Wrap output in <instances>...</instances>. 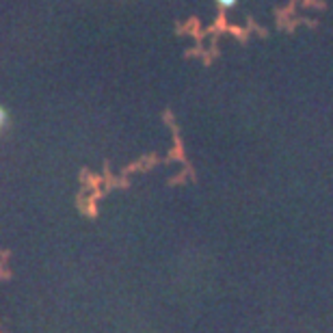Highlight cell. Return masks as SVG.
<instances>
[{"label":"cell","instance_id":"1","mask_svg":"<svg viewBox=\"0 0 333 333\" xmlns=\"http://www.w3.org/2000/svg\"><path fill=\"white\" fill-rule=\"evenodd\" d=\"M5 126H7V110L0 106V130H3Z\"/></svg>","mask_w":333,"mask_h":333},{"label":"cell","instance_id":"2","mask_svg":"<svg viewBox=\"0 0 333 333\" xmlns=\"http://www.w3.org/2000/svg\"><path fill=\"white\" fill-rule=\"evenodd\" d=\"M216 3H218V5H221L223 9H230V7H234V5L238 3V0H216Z\"/></svg>","mask_w":333,"mask_h":333}]
</instances>
